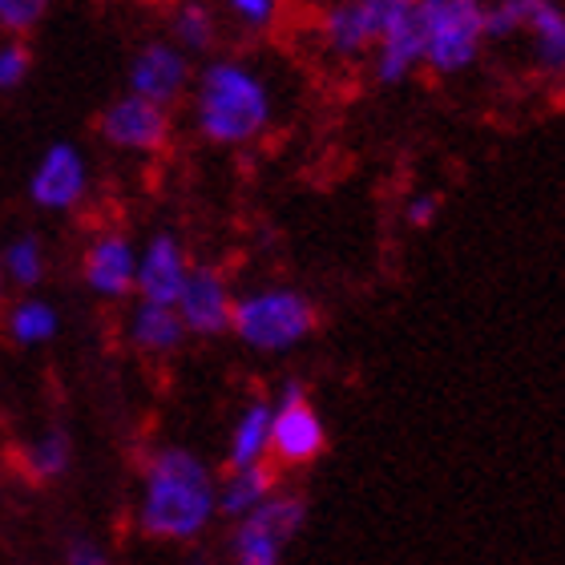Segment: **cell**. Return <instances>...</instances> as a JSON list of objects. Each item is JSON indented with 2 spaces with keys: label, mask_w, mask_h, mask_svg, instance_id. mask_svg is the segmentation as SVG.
I'll return each instance as SVG.
<instances>
[{
  "label": "cell",
  "mask_w": 565,
  "mask_h": 565,
  "mask_svg": "<svg viewBox=\"0 0 565 565\" xmlns=\"http://www.w3.org/2000/svg\"><path fill=\"white\" fill-rule=\"evenodd\" d=\"M0 275H4V287H12V291L36 295V287L49 279V250L41 235H33V231L12 235L0 247Z\"/></svg>",
  "instance_id": "7402d4cb"
},
{
  "label": "cell",
  "mask_w": 565,
  "mask_h": 565,
  "mask_svg": "<svg viewBox=\"0 0 565 565\" xmlns=\"http://www.w3.org/2000/svg\"><path fill=\"white\" fill-rule=\"evenodd\" d=\"M218 472L186 445H158L138 465L134 530L153 545H194L214 530Z\"/></svg>",
  "instance_id": "7a4b0ae2"
},
{
  "label": "cell",
  "mask_w": 565,
  "mask_h": 565,
  "mask_svg": "<svg viewBox=\"0 0 565 565\" xmlns=\"http://www.w3.org/2000/svg\"><path fill=\"white\" fill-rule=\"evenodd\" d=\"M0 331L12 348H49L61 335V307L45 295H17L0 307Z\"/></svg>",
  "instance_id": "e0dca14e"
},
{
  "label": "cell",
  "mask_w": 565,
  "mask_h": 565,
  "mask_svg": "<svg viewBox=\"0 0 565 565\" xmlns=\"http://www.w3.org/2000/svg\"><path fill=\"white\" fill-rule=\"evenodd\" d=\"M235 282L218 263H194L174 299V316L186 328V340H223L231 335Z\"/></svg>",
  "instance_id": "9c48e42d"
},
{
  "label": "cell",
  "mask_w": 565,
  "mask_h": 565,
  "mask_svg": "<svg viewBox=\"0 0 565 565\" xmlns=\"http://www.w3.org/2000/svg\"><path fill=\"white\" fill-rule=\"evenodd\" d=\"M194 138L214 150H250L279 121V89L271 73L238 53H214L194 65L186 94Z\"/></svg>",
  "instance_id": "6da1fadb"
},
{
  "label": "cell",
  "mask_w": 565,
  "mask_h": 565,
  "mask_svg": "<svg viewBox=\"0 0 565 565\" xmlns=\"http://www.w3.org/2000/svg\"><path fill=\"white\" fill-rule=\"evenodd\" d=\"M367 57H372V82L384 85V89H396V85L413 82L416 73L424 70L420 29H416V9L408 12L404 21L392 24V29H384Z\"/></svg>",
  "instance_id": "2e32d148"
},
{
  "label": "cell",
  "mask_w": 565,
  "mask_h": 565,
  "mask_svg": "<svg viewBox=\"0 0 565 565\" xmlns=\"http://www.w3.org/2000/svg\"><path fill=\"white\" fill-rule=\"evenodd\" d=\"M416 29L424 70L436 77L469 73L489 45L484 0H416Z\"/></svg>",
  "instance_id": "277c9868"
},
{
  "label": "cell",
  "mask_w": 565,
  "mask_h": 565,
  "mask_svg": "<svg viewBox=\"0 0 565 565\" xmlns=\"http://www.w3.org/2000/svg\"><path fill=\"white\" fill-rule=\"evenodd\" d=\"M121 343H126L134 355H141V360L166 364V360H174L190 340H186L182 319L174 316V307L130 299L126 316H121Z\"/></svg>",
  "instance_id": "4fadbf2b"
},
{
  "label": "cell",
  "mask_w": 565,
  "mask_h": 565,
  "mask_svg": "<svg viewBox=\"0 0 565 565\" xmlns=\"http://www.w3.org/2000/svg\"><path fill=\"white\" fill-rule=\"evenodd\" d=\"M21 472L33 484H57L70 477L73 469V436L65 433V424H49L36 436H29L17 457Z\"/></svg>",
  "instance_id": "ffe728a7"
},
{
  "label": "cell",
  "mask_w": 565,
  "mask_h": 565,
  "mask_svg": "<svg viewBox=\"0 0 565 565\" xmlns=\"http://www.w3.org/2000/svg\"><path fill=\"white\" fill-rule=\"evenodd\" d=\"M53 0H0V36H29L41 29Z\"/></svg>",
  "instance_id": "484cf974"
},
{
  "label": "cell",
  "mask_w": 565,
  "mask_h": 565,
  "mask_svg": "<svg viewBox=\"0 0 565 565\" xmlns=\"http://www.w3.org/2000/svg\"><path fill=\"white\" fill-rule=\"evenodd\" d=\"M328 452V424L319 416L311 388L299 376H287L271 392V469L303 472Z\"/></svg>",
  "instance_id": "5b68a950"
},
{
  "label": "cell",
  "mask_w": 565,
  "mask_h": 565,
  "mask_svg": "<svg viewBox=\"0 0 565 565\" xmlns=\"http://www.w3.org/2000/svg\"><path fill=\"white\" fill-rule=\"evenodd\" d=\"M166 41L182 49L190 61L214 57V49L223 41V17L214 9V0H174L166 21Z\"/></svg>",
  "instance_id": "ac0fdd59"
},
{
  "label": "cell",
  "mask_w": 565,
  "mask_h": 565,
  "mask_svg": "<svg viewBox=\"0 0 565 565\" xmlns=\"http://www.w3.org/2000/svg\"><path fill=\"white\" fill-rule=\"evenodd\" d=\"M271 465V396H250L226 428L223 469H255Z\"/></svg>",
  "instance_id": "9a60e30c"
},
{
  "label": "cell",
  "mask_w": 565,
  "mask_h": 565,
  "mask_svg": "<svg viewBox=\"0 0 565 565\" xmlns=\"http://www.w3.org/2000/svg\"><path fill=\"white\" fill-rule=\"evenodd\" d=\"M530 21V0H484V36L489 41H518L525 36Z\"/></svg>",
  "instance_id": "cb8c5ba5"
},
{
  "label": "cell",
  "mask_w": 565,
  "mask_h": 565,
  "mask_svg": "<svg viewBox=\"0 0 565 565\" xmlns=\"http://www.w3.org/2000/svg\"><path fill=\"white\" fill-rule=\"evenodd\" d=\"M33 73V49L24 36H0V94L21 89Z\"/></svg>",
  "instance_id": "d4e9b609"
},
{
  "label": "cell",
  "mask_w": 565,
  "mask_h": 565,
  "mask_svg": "<svg viewBox=\"0 0 565 565\" xmlns=\"http://www.w3.org/2000/svg\"><path fill=\"white\" fill-rule=\"evenodd\" d=\"M82 282L85 291L102 303H130L134 299V271H138V243L134 235L106 226L97 231L82 250Z\"/></svg>",
  "instance_id": "8fae6325"
},
{
  "label": "cell",
  "mask_w": 565,
  "mask_h": 565,
  "mask_svg": "<svg viewBox=\"0 0 565 565\" xmlns=\"http://www.w3.org/2000/svg\"><path fill=\"white\" fill-rule=\"evenodd\" d=\"M4 291H9V287H4V275H0V307H4Z\"/></svg>",
  "instance_id": "f546056e"
},
{
  "label": "cell",
  "mask_w": 565,
  "mask_h": 565,
  "mask_svg": "<svg viewBox=\"0 0 565 565\" xmlns=\"http://www.w3.org/2000/svg\"><path fill=\"white\" fill-rule=\"evenodd\" d=\"M525 36L533 45V61L545 77L565 73V9L562 0H530V21Z\"/></svg>",
  "instance_id": "44dd1931"
},
{
  "label": "cell",
  "mask_w": 565,
  "mask_h": 565,
  "mask_svg": "<svg viewBox=\"0 0 565 565\" xmlns=\"http://www.w3.org/2000/svg\"><path fill=\"white\" fill-rule=\"evenodd\" d=\"M440 194L436 190H416V194H408L404 199V223L413 226V231H428V226L440 218Z\"/></svg>",
  "instance_id": "4316f807"
},
{
  "label": "cell",
  "mask_w": 565,
  "mask_h": 565,
  "mask_svg": "<svg viewBox=\"0 0 565 565\" xmlns=\"http://www.w3.org/2000/svg\"><path fill=\"white\" fill-rule=\"evenodd\" d=\"M94 194V166L77 141H53L29 174V202L45 214H77Z\"/></svg>",
  "instance_id": "52a82bcc"
},
{
  "label": "cell",
  "mask_w": 565,
  "mask_h": 565,
  "mask_svg": "<svg viewBox=\"0 0 565 565\" xmlns=\"http://www.w3.org/2000/svg\"><path fill=\"white\" fill-rule=\"evenodd\" d=\"M190 82H194V61L170 45L166 36H150L134 49L130 70H126V94L174 114V106L186 102Z\"/></svg>",
  "instance_id": "30bf717a"
},
{
  "label": "cell",
  "mask_w": 565,
  "mask_h": 565,
  "mask_svg": "<svg viewBox=\"0 0 565 565\" xmlns=\"http://www.w3.org/2000/svg\"><path fill=\"white\" fill-rule=\"evenodd\" d=\"M316 41H319V49H323V57L352 65V61H364L367 53H372L380 33L355 0H331L328 9L319 12Z\"/></svg>",
  "instance_id": "5bb4252c"
},
{
  "label": "cell",
  "mask_w": 565,
  "mask_h": 565,
  "mask_svg": "<svg viewBox=\"0 0 565 565\" xmlns=\"http://www.w3.org/2000/svg\"><path fill=\"white\" fill-rule=\"evenodd\" d=\"M319 331V307L303 287L291 282H259L235 291L231 335L255 355H291Z\"/></svg>",
  "instance_id": "3957f363"
},
{
  "label": "cell",
  "mask_w": 565,
  "mask_h": 565,
  "mask_svg": "<svg viewBox=\"0 0 565 565\" xmlns=\"http://www.w3.org/2000/svg\"><path fill=\"white\" fill-rule=\"evenodd\" d=\"M61 562L65 565H114V557H109V550L97 542V537H70Z\"/></svg>",
  "instance_id": "f1b7e54d"
},
{
  "label": "cell",
  "mask_w": 565,
  "mask_h": 565,
  "mask_svg": "<svg viewBox=\"0 0 565 565\" xmlns=\"http://www.w3.org/2000/svg\"><path fill=\"white\" fill-rule=\"evenodd\" d=\"M190 267V247L174 231H153L138 243V271H134V299L141 303H162L174 307L182 282H186Z\"/></svg>",
  "instance_id": "7c38bea8"
},
{
  "label": "cell",
  "mask_w": 565,
  "mask_h": 565,
  "mask_svg": "<svg viewBox=\"0 0 565 565\" xmlns=\"http://www.w3.org/2000/svg\"><path fill=\"white\" fill-rule=\"evenodd\" d=\"M279 489V472L271 465H255V469H231L218 477V489H214V509H218V521L235 525V521L250 518L255 509L267 501V497Z\"/></svg>",
  "instance_id": "d6986e66"
},
{
  "label": "cell",
  "mask_w": 565,
  "mask_h": 565,
  "mask_svg": "<svg viewBox=\"0 0 565 565\" xmlns=\"http://www.w3.org/2000/svg\"><path fill=\"white\" fill-rule=\"evenodd\" d=\"M355 4L367 12V21L376 24V33L392 29V24L404 21V17L416 9V0H355Z\"/></svg>",
  "instance_id": "83f0119b"
},
{
  "label": "cell",
  "mask_w": 565,
  "mask_h": 565,
  "mask_svg": "<svg viewBox=\"0 0 565 565\" xmlns=\"http://www.w3.org/2000/svg\"><path fill=\"white\" fill-rule=\"evenodd\" d=\"M97 138L106 141L109 150L150 158V153H162L174 138V114L134 94H118L97 114Z\"/></svg>",
  "instance_id": "ba28073f"
},
{
  "label": "cell",
  "mask_w": 565,
  "mask_h": 565,
  "mask_svg": "<svg viewBox=\"0 0 565 565\" xmlns=\"http://www.w3.org/2000/svg\"><path fill=\"white\" fill-rule=\"evenodd\" d=\"M223 24L247 36H267L282 21V0H214Z\"/></svg>",
  "instance_id": "603a6c76"
},
{
  "label": "cell",
  "mask_w": 565,
  "mask_h": 565,
  "mask_svg": "<svg viewBox=\"0 0 565 565\" xmlns=\"http://www.w3.org/2000/svg\"><path fill=\"white\" fill-rule=\"evenodd\" d=\"M307 525V497L295 489H275L250 518L235 521L226 533L231 565H282L287 545Z\"/></svg>",
  "instance_id": "8992f818"
}]
</instances>
